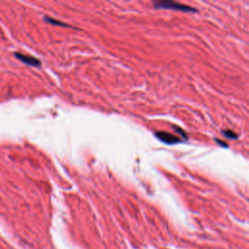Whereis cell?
<instances>
[{"label":"cell","instance_id":"obj_1","mask_svg":"<svg viewBox=\"0 0 249 249\" xmlns=\"http://www.w3.org/2000/svg\"><path fill=\"white\" fill-rule=\"evenodd\" d=\"M154 7L156 9H170L181 12H187V13H190V12L195 13V12H197V9L194 7L181 3H177L174 1H158L154 3Z\"/></svg>","mask_w":249,"mask_h":249},{"label":"cell","instance_id":"obj_2","mask_svg":"<svg viewBox=\"0 0 249 249\" xmlns=\"http://www.w3.org/2000/svg\"><path fill=\"white\" fill-rule=\"evenodd\" d=\"M155 135L165 144H176V143L181 142L180 137H178V136H176L172 133H168V132H156Z\"/></svg>","mask_w":249,"mask_h":249},{"label":"cell","instance_id":"obj_3","mask_svg":"<svg viewBox=\"0 0 249 249\" xmlns=\"http://www.w3.org/2000/svg\"><path fill=\"white\" fill-rule=\"evenodd\" d=\"M15 57L22 61L23 63H26L27 65H30V66H40L41 61L36 57H33L31 56H27V55H22L20 53H15Z\"/></svg>","mask_w":249,"mask_h":249},{"label":"cell","instance_id":"obj_4","mask_svg":"<svg viewBox=\"0 0 249 249\" xmlns=\"http://www.w3.org/2000/svg\"><path fill=\"white\" fill-rule=\"evenodd\" d=\"M46 22H48L49 23H51V25H55V26H67L69 27L68 25H66V23H64L62 22H58L55 19H52V18L50 17H45V19H44Z\"/></svg>","mask_w":249,"mask_h":249},{"label":"cell","instance_id":"obj_5","mask_svg":"<svg viewBox=\"0 0 249 249\" xmlns=\"http://www.w3.org/2000/svg\"><path fill=\"white\" fill-rule=\"evenodd\" d=\"M223 134L226 136L227 138H229V139H236V138L239 137V135L236 134L235 132H233V130H231V129L223 130Z\"/></svg>","mask_w":249,"mask_h":249},{"label":"cell","instance_id":"obj_6","mask_svg":"<svg viewBox=\"0 0 249 249\" xmlns=\"http://www.w3.org/2000/svg\"><path fill=\"white\" fill-rule=\"evenodd\" d=\"M173 128H174V129H176V130H177V132H180V133H181V135H182V136H183V137H184L185 139H187V138H188V137H187V135H186V133H185L184 132H183V130H182V129H181L180 128H177V127H175V126H173Z\"/></svg>","mask_w":249,"mask_h":249},{"label":"cell","instance_id":"obj_7","mask_svg":"<svg viewBox=\"0 0 249 249\" xmlns=\"http://www.w3.org/2000/svg\"><path fill=\"white\" fill-rule=\"evenodd\" d=\"M216 141L218 142V143H220L221 145H223L224 147H227V146H228V145H227L226 143H223V142H221V141H220V140H219V139H216Z\"/></svg>","mask_w":249,"mask_h":249}]
</instances>
